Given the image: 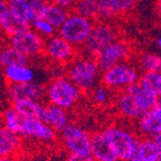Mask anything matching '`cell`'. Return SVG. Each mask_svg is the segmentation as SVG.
Masks as SVG:
<instances>
[{
  "mask_svg": "<svg viewBox=\"0 0 161 161\" xmlns=\"http://www.w3.org/2000/svg\"><path fill=\"white\" fill-rule=\"evenodd\" d=\"M3 126L19 134L23 139L44 144L53 143L59 134L53 127L38 118L22 116L11 105L3 109Z\"/></svg>",
  "mask_w": 161,
  "mask_h": 161,
  "instance_id": "1",
  "label": "cell"
},
{
  "mask_svg": "<svg viewBox=\"0 0 161 161\" xmlns=\"http://www.w3.org/2000/svg\"><path fill=\"white\" fill-rule=\"evenodd\" d=\"M103 70L96 58L80 54L67 65V77L82 92H90L102 79Z\"/></svg>",
  "mask_w": 161,
  "mask_h": 161,
  "instance_id": "2",
  "label": "cell"
},
{
  "mask_svg": "<svg viewBox=\"0 0 161 161\" xmlns=\"http://www.w3.org/2000/svg\"><path fill=\"white\" fill-rule=\"evenodd\" d=\"M83 92L72 81L64 77L52 78L45 86L44 99L50 105H55L70 110L80 103Z\"/></svg>",
  "mask_w": 161,
  "mask_h": 161,
  "instance_id": "3",
  "label": "cell"
},
{
  "mask_svg": "<svg viewBox=\"0 0 161 161\" xmlns=\"http://www.w3.org/2000/svg\"><path fill=\"white\" fill-rule=\"evenodd\" d=\"M103 132L119 161H130L136 157L140 137L134 131L121 124H110Z\"/></svg>",
  "mask_w": 161,
  "mask_h": 161,
  "instance_id": "4",
  "label": "cell"
},
{
  "mask_svg": "<svg viewBox=\"0 0 161 161\" xmlns=\"http://www.w3.org/2000/svg\"><path fill=\"white\" fill-rule=\"evenodd\" d=\"M95 24H96L95 20L80 16L75 11H71L64 24L58 30V34L65 38L78 50H80L88 41Z\"/></svg>",
  "mask_w": 161,
  "mask_h": 161,
  "instance_id": "5",
  "label": "cell"
},
{
  "mask_svg": "<svg viewBox=\"0 0 161 161\" xmlns=\"http://www.w3.org/2000/svg\"><path fill=\"white\" fill-rule=\"evenodd\" d=\"M141 78L140 69L129 62L116 64L102 72L100 82L113 92H124L129 86L139 82Z\"/></svg>",
  "mask_w": 161,
  "mask_h": 161,
  "instance_id": "6",
  "label": "cell"
},
{
  "mask_svg": "<svg viewBox=\"0 0 161 161\" xmlns=\"http://www.w3.org/2000/svg\"><path fill=\"white\" fill-rule=\"evenodd\" d=\"M60 134V140L68 154H92V134L78 123H71Z\"/></svg>",
  "mask_w": 161,
  "mask_h": 161,
  "instance_id": "7",
  "label": "cell"
},
{
  "mask_svg": "<svg viewBox=\"0 0 161 161\" xmlns=\"http://www.w3.org/2000/svg\"><path fill=\"white\" fill-rule=\"evenodd\" d=\"M118 37L117 27L109 22L99 20L95 24L94 30L86 44L80 48L81 54L96 58L106 46L113 43Z\"/></svg>",
  "mask_w": 161,
  "mask_h": 161,
  "instance_id": "8",
  "label": "cell"
},
{
  "mask_svg": "<svg viewBox=\"0 0 161 161\" xmlns=\"http://www.w3.org/2000/svg\"><path fill=\"white\" fill-rule=\"evenodd\" d=\"M44 57L54 64L67 67L78 57V48L59 34H55L45 40Z\"/></svg>",
  "mask_w": 161,
  "mask_h": 161,
  "instance_id": "9",
  "label": "cell"
},
{
  "mask_svg": "<svg viewBox=\"0 0 161 161\" xmlns=\"http://www.w3.org/2000/svg\"><path fill=\"white\" fill-rule=\"evenodd\" d=\"M7 41L9 45L17 48L28 59H35V58L44 55L45 38L42 37L32 28L17 35H14L11 37L7 38Z\"/></svg>",
  "mask_w": 161,
  "mask_h": 161,
  "instance_id": "10",
  "label": "cell"
},
{
  "mask_svg": "<svg viewBox=\"0 0 161 161\" xmlns=\"http://www.w3.org/2000/svg\"><path fill=\"white\" fill-rule=\"evenodd\" d=\"M132 55V47L129 42L123 38H117L103 50L96 57V60L100 69L104 71L106 69L114 67L116 64L127 62Z\"/></svg>",
  "mask_w": 161,
  "mask_h": 161,
  "instance_id": "11",
  "label": "cell"
},
{
  "mask_svg": "<svg viewBox=\"0 0 161 161\" xmlns=\"http://www.w3.org/2000/svg\"><path fill=\"white\" fill-rule=\"evenodd\" d=\"M136 3L137 0H98V19L109 22L125 16L135 8Z\"/></svg>",
  "mask_w": 161,
  "mask_h": 161,
  "instance_id": "12",
  "label": "cell"
},
{
  "mask_svg": "<svg viewBox=\"0 0 161 161\" xmlns=\"http://www.w3.org/2000/svg\"><path fill=\"white\" fill-rule=\"evenodd\" d=\"M0 26L3 35L7 38L32 28V25L30 23L18 18L10 13L8 0L0 1Z\"/></svg>",
  "mask_w": 161,
  "mask_h": 161,
  "instance_id": "13",
  "label": "cell"
},
{
  "mask_svg": "<svg viewBox=\"0 0 161 161\" xmlns=\"http://www.w3.org/2000/svg\"><path fill=\"white\" fill-rule=\"evenodd\" d=\"M137 134L144 137H154L161 133V105L157 104L154 108L145 112L135 122Z\"/></svg>",
  "mask_w": 161,
  "mask_h": 161,
  "instance_id": "14",
  "label": "cell"
},
{
  "mask_svg": "<svg viewBox=\"0 0 161 161\" xmlns=\"http://www.w3.org/2000/svg\"><path fill=\"white\" fill-rule=\"evenodd\" d=\"M44 92H45V87H43L38 82L32 81V82L8 86L7 97L10 104L22 99L41 100L42 98H44Z\"/></svg>",
  "mask_w": 161,
  "mask_h": 161,
  "instance_id": "15",
  "label": "cell"
},
{
  "mask_svg": "<svg viewBox=\"0 0 161 161\" xmlns=\"http://www.w3.org/2000/svg\"><path fill=\"white\" fill-rule=\"evenodd\" d=\"M115 106L118 115L125 121L136 122L143 114L137 105L134 95L125 90L118 92L117 97L115 98Z\"/></svg>",
  "mask_w": 161,
  "mask_h": 161,
  "instance_id": "16",
  "label": "cell"
},
{
  "mask_svg": "<svg viewBox=\"0 0 161 161\" xmlns=\"http://www.w3.org/2000/svg\"><path fill=\"white\" fill-rule=\"evenodd\" d=\"M92 156L96 161H119L103 130L92 133Z\"/></svg>",
  "mask_w": 161,
  "mask_h": 161,
  "instance_id": "17",
  "label": "cell"
},
{
  "mask_svg": "<svg viewBox=\"0 0 161 161\" xmlns=\"http://www.w3.org/2000/svg\"><path fill=\"white\" fill-rule=\"evenodd\" d=\"M23 140L19 134L3 126L0 130V156H18L22 150Z\"/></svg>",
  "mask_w": 161,
  "mask_h": 161,
  "instance_id": "18",
  "label": "cell"
},
{
  "mask_svg": "<svg viewBox=\"0 0 161 161\" xmlns=\"http://www.w3.org/2000/svg\"><path fill=\"white\" fill-rule=\"evenodd\" d=\"M43 122L53 127L58 133H61L65 127L71 123L69 112L55 105L46 104Z\"/></svg>",
  "mask_w": 161,
  "mask_h": 161,
  "instance_id": "19",
  "label": "cell"
},
{
  "mask_svg": "<svg viewBox=\"0 0 161 161\" xmlns=\"http://www.w3.org/2000/svg\"><path fill=\"white\" fill-rule=\"evenodd\" d=\"M3 69V78L6 83L10 85H19V83L32 82L35 79V71L28 65H11Z\"/></svg>",
  "mask_w": 161,
  "mask_h": 161,
  "instance_id": "20",
  "label": "cell"
},
{
  "mask_svg": "<svg viewBox=\"0 0 161 161\" xmlns=\"http://www.w3.org/2000/svg\"><path fill=\"white\" fill-rule=\"evenodd\" d=\"M10 105L22 116L38 118L41 121H43L46 105L42 104L40 100L22 99V100H17V102L13 103Z\"/></svg>",
  "mask_w": 161,
  "mask_h": 161,
  "instance_id": "21",
  "label": "cell"
},
{
  "mask_svg": "<svg viewBox=\"0 0 161 161\" xmlns=\"http://www.w3.org/2000/svg\"><path fill=\"white\" fill-rule=\"evenodd\" d=\"M30 60L25 54L9 44L3 46L0 53V63L3 68L11 65H28Z\"/></svg>",
  "mask_w": 161,
  "mask_h": 161,
  "instance_id": "22",
  "label": "cell"
},
{
  "mask_svg": "<svg viewBox=\"0 0 161 161\" xmlns=\"http://www.w3.org/2000/svg\"><path fill=\"white\" fill-rule=\"evenodd\" d=\"M161 150L153 137L142 136L139 141L136 157L142 161H158Z\"/></svg>",
  "mask_w": 161,
  "mask_h": 161,
  "instance_id": "23",
  "label": "cell"
},
{
  "mask_svg": "<svg viewBox=\"0 0 161 161\" xmlns=\"http://www.w3.org/2000/svg\"><path fill=\"white\" fill-rule=\"evenodd\" d=\"M8 5L10 13L25 22L32 24L36 19L30 0H9Z\"/></svg>",
  "mask_w": 161,
  "mask_h": 161,
  "instance_id": "24",
  "label": "cell"
},
{
  "mask_svg": "<svg viewBox=\"0 0 161 161\" xmlns=\"http://www.w3.org/2000/svg\"><path fill=\"white\" fill-rule=\"evenodd\" d=\"M137 68L143 72H161V55L154 52H145L137 59Z\"/></svg>",
  "mask_w": 161,
  "mask_h": 161,
  "instance_id": "25",
  "label": "cell"
},
{
  "mask_svg": "<svg viewBox=\"0 0 161 161\" xmlns=\"http://www.w3.org/2000/svg\"><path fill=\"white\" fill-rule=\"evenodd\" d=\"M69 14H70V11L67 10V9L62 8L60 6L54 5V3H48L47 8H46L43 18H45L46 20L51 23L57 30H59L60 27L64 24L65 20H67Z\"/></svg>",
  "mask_w": 161,
  "mask_h": 161,
  "instance_id": "26",
  "label": "cell"
},
{
  "mask_svg": "<svg viewBox=\"0 0 161 161\" xmlns=\"http://www.w3.org/2000/svg\"><path fill=\"white\" fill-rule=\"evenodd\" d=\"M72 11L82 17L95 20L98 18V0H75Z\"/></svg>",
  "mask_w": 161,
  "mask_h": 161,
  "instance_id": "27",
  "label": "cell"
},
{
  "mask_svg": "<svg viewBox=\"0 0 161 161\" xmlns=\"http://www.w3.org/2000/svg\"><path fill=\"white\" fill-rule=\"evenodd\" d=\"M113 90L109 89L107 86H105L103 83L97 85L92 92H89L90 95V100L94 103L96 106H107L112 103V100L114 99L113 97Z\"/></svg>",
  "mask_w": 161,
  "mask_h": 161,
  "instance_id": "28",
  "label": "cell"
},
{
  "mask_svg": "<svg viewBox=\"0 0 161 161\" xmlns=\"http://www.w3.org/2000/svg\"><path fill=\"white\" fill-rule=\"evenodd\" d=\"M133 95H134L135 99H136V103L139 105L140 109L142 110L143 113L151 110L152 108L156 107L157 104H158V96L156 94L147 90V89H144L141 86L139 87L136 92Z\"/></svg>",
  "mask_w": 161,
  "mask_h": 161,
  "instance_id": "29",
  "label": "cell"
},
{
  "mask_svg": "<svg viewBox=\"0 0 161 161\" xmlns=\"http://www.w3.org/2000/svg\"><path fill=\"white\" fill-rule=\"evenodd\" d=\"M140 86L161 96V72H143L139 80Z\"/></svg>",
  "mask_w": 161,
  "mask_h": 161,
  "instance_id": "30",
  "label": "cell"
},
{
  "mask_svg": "<svg viewBox=\"0 0 161 161\" xmlns=\"http://www.w3.org/2000/svg\"><path fill=\"white\" fill-rule=\"evenodd\" d=\"M31 25H32V30H34L45 40L51 36H54L58 32L57 28L50 22H47L45 18H36Z\"/></svg>",
  "mask_w": 161,
  "mask_h": 161,
  "instance_id": "31",
  "label": "cell"
},
{
  "mask_svg": "<svg viewBox=\"0 0 161 161\" xmlns=\"http://www.w3.org/2000/svg\"><path fill=\"white\" fill-rule=\"evenodd\" d=\"M30 3L35 17L36 18H43L46 8H47L48 1H45V0H30Z\"/></svg>",
  "mask_w": 161,
  "mask_h": 161,
  "instance_id": "32",
  "label": "cell"
},
{
  "mask_svg": "<svg viewBox=\"0 0 161 161\" xmlns=\"http://www.w3.org/2000/svg\"><path fill=\"white\" fill-rule=\"evenodd\" d=\"M48 3L60 6V7L67 9V10H72L73 7H75V0H48Z\"/></svg>",
  "mask_w": 161,
  "mask_h": 161,
  "instance_id": "33",
  "label": "cell"
},
{
  "mask_svg": "<svg viewBox=\"0 0 161 161\" xmlns=\"http://www.w3.org/2000/svg\"><path fill=\"white\" fill-rule=\"evenodd\" d=\"M64 161H96L92 154L89 156H78V154H68Z\"/></svg>",
  "mask_w": 161,
  "mask_h": 161,
  "instance_id": "34",
  "label": "cell"
},
{
  "mask_svg": "<svg viewBox=\"0 0 161 161\" xmlns=\"http://www.w3.org/2000/svg\"><path fill=\"white\" fill-rule=\"evenodd\" d=\"M0 161H22L18 158V156H10V157H1Z\"/></svg>",
  "mask_w": 161,
  "mask_h": 161,
  "instance_id": "35",
  "label": "cell"
},
{
  "mask_svg": "<svg viewBox=\"0 0 161 161\" xmlns=\"http://www.w3.org/2000/svg\"><path fill=\"white\" fill-rule=\"evenodd\" d=\"M153 139H154L157 145H158L159 148H160V150H161V133H160V134H158V135H156V136L153 137Z\"/></svg>",
  "mask_w": 161,
  "mask_h": 161,
  "instance_id": "36",
  "label": "cell"
},
{
  "mask_svg": "<svg viewBox=\"0 0 161 161\" xmlns=\"http://www.w3.org/2000/svg\"><path fill=\"white\" fill-rule=\"evenodd\" d=\"M157 46H158V48L161 50V36H159L158 40H157Z\"/></svg>",
  "mask_w": 161,
  "mask_h": 161,
  "instance_id": "37",
  "label": "cell"
},
{
  "mask_svg": "<svg viewBox=\"0 0 161 161\" xmlns=\"http://www.w3.org/2000/svg\"><path fill=\"white\" fill-rule=\"evenodd\" d=\"M130 161H142L140 158H137V157H135V158H133L132 160H130Z\"/></svg>",
  "mask_w": 161,
  "mask_h": 161,
  "instance_id": "38",
  "label": "cell"
},
{
  "mask_svg": "<svg viewBox=\"0 0 161 161\" xmlns=\"http://www.w3.org/2000/svg\"><path fill=\"white\" fill-rule=\"evenodd\" d=\"M158 161H161V153H160V157H159V160Z\"/></svg>",
  "mask_w": 161,
  "mask_h": 161,
  "instance_id": "39",
  "label": "cell"
},
{
  "mask_svg": "<svg viewBox=\"0 0 161 161\" xmlns=\"http://www.w3.org/2000/svg\"><path fill=\"white\" fill-rule=\"evenodd\" d=\"M45 1H48V0H45Z\"/></svg>",
  "mask_w": 161,
  "mask_h": 161,
  "instance_id": "40",
  "label": "cell"
},
{
  "mask_svg": "<svg viewBox=\"0 0 161 161\" xmlns=\"http://www.w3.org/2000/svg\"><path fill=\"white\" fill-rule=\"evenodd\" d=\"M8 1H9V0H8Z\"/></svg>",
  "mask_w": 161,
  "mask_h": 161,
  "instance_id": "41",
  "label": "cell"
}]
</instances>
